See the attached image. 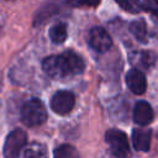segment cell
Returning a JSON list of instances; mask_svg holds the SVG:
<instances>
[{"label": "cell", "mask_w": 158, "mask_h": 158, "mask_svg": "<svg viewBox=\"0 0 158 158\" xmlns=\"http://www.w3.org/2000/svg\"><path fill=\"white\" fill-rule=\"evenodd\" d=\"M43 70L52 78L62 79L69 75L83 73L84 62L80 56L72 51H67L58 56H49L42 62Z\"/></svg>", "instance_id": "6da1fadb"}, {"label": "cell", "mask_w": 158, "mask_h": 158, "mask_svg": "<svg viewBox=\"0 0 158 158\" xmlns=\"http://www.w3.org/2000/svg\"><path fill=\"white\" fill-rule=\"evenodd\" d=\"M47 118L44 105L38 99H31L25 102L21 109V120L28 127L42 125Z\"/></svg>", "instance_id": "7a4b0ae2"}, {"label": "cell", "mask_w": 158, "mask_h": 158, "mask_svg": "<svg viewBox=\"0 0 158 158\" xmlns=\"http://www.w3.org/2000/svg\"><path fill=\"white\" fill-rule=\"evenodd\" d=\"M105 139L109 143L114 156L116 157H126L130 153L128 141L126 135L118 130H109L105 133Z\"/></svg>", "instance_id": "3957f363"}, {"label": "cell", "mask_w": 158, "mask_h": 158, "mask_svg": "<svg viewBox=\"0 0 158 158\" xmlns=\"http://www.w3.org/2000/svg\"><path fill=\"white\" fill-rule=\"evenodd\" d=\"M26 142H27V136H26L25 131L15 130V131L10 132L9 136L6 137V141H5V144H4L5 157H9V158L19 157L20 152L26 146Z\"/></svg>", "instance_id": "277c9868"}, {"label": "cell", "mask_w": 158, "mask_h": 158, "mask_svg": "<svg viewBox=\"0 0 158 158\" xmlns=\"http://www.w3.org/2000/svg\"><path fill=\"white\" fill-rule=\"evenodd\" d=\"M75 105L74 94L70 91L60 90L57 91L51 99V109L58 115H67L69 114Z\"/></svg>", "instance_id": "5b68a950"}, {"label": "cell", "mask_w": 158, "mask_h": 158, "mask_svg": "<svg viewBox=\"0 0 158 158\" xmlns=\"http://www.w3.org/2000/svg\"><path fill=\"white\" fill-rule=\"evenodd\" d=\"M88 41L89 44L98 52H106L112 44L110 35L102 27H93L89 31Z\"/></svg>", "instance_id": "8992f818"}, {"label": "cell", "mask_w": 158, "mask_h": 158, "mask_svg": "<svg viewBox=\"0 0 158 158\" xmlns=\"http://www.w3.org/2000/svg\"><path fill=\"white\" fill-rule=\"evenodd\" d=\"M126 84L128 86V89L136 94V95H141L146 91L147 89V80L144 74L138 70V69H131L127 74H126Z\"/></svg>", "instance_id": "52a82bcc"}, {"label": "cell", "mask_w": 158, "mask_h": 158, "mask_svg": "<svg viewBox=\"0 0 158 158\" xmlns=\"http://www.w3.org/2000/svg\"><path fill=\"white\" fill-rule=\"evenodd\" d=\"M133 120L139 126H147L153 121V110L146 101H138L133 109Z\"/></svg>", "instance_id": "ba28073f"}, {"label": "cell", "mask_w": 158, "mask_h": 158, "mask_svg": "<svg viewBox=\"0 0 158 158\" xmlns=\"http://www.w3.org/2000/svg\"><path fill=\"white\" fill-rule=\"evenodd\" d=\"M152 131L148 128H136L132 132V144L136 151L147 152L151 147Z\"/></svg>", "instance_id": "9c48e42d"}, {"label": "cell", "mask_w": 158, "mask_h": 158, "mask_svg": "<svg viewBox=\"0 0 158 158\" xmlns=\"http://www.w3.org/2000/svg\"><path fill=\"white\" fill-rule=\"evenodd\" d=\"M130 32L135 36V38L138 42H143V43L147 42L148 31H147V25H146L144 21L136 20V21L131 22V25H130Z\"/></svg>", "instance_id": "30bf717a"}, {"label": "cell", "mask_w": 158, "mask_h": 158, "mask_svg": "<svg viewBox=\"0 0 158 158\" xmlns=\"http://www.w3.org/2000/svg\"><path fill=\"white\" fill-rule=\"evenodd\" d=\"M68 32H67V26L64 23H57L51 27L49 30V37L54 43H63L67 40Z\"/></svg>", "instance_id": "8fae6325"}, {"label": "cell", "mask_w": 158, "mask_h": 158, "mask_svg": "<svg viewBox=\"0 0 158 158\" xmlns=\"http://www.w3.org/2000/svg\"><path fill=\"white\" fill-rule=\"evenodd\" d=\"M46 154V147H43L42 144H37V143H32L30 146H25L23 147V152L22 156L25 157H43Z\"/></svg>", "instance_id": "7c38bea8"}, {"label": "cell", "mask_w": 158, "mask_h": 158, "mask_svg": "<svg viewBox=\"0 0 158 158\" xmlns=\"http://www.w3.org/2000/svg\"><path fill=\"white\" fill-rule=\"evenodd\" d=\"M116 2L127 12L137 14L142 10V4L139 0H116Z\"/></svg>", "instance_id": "4fadbf2b"}, {"label": "cell", "mask_w": 158, "mask_h": 158, "mask_svg": "<svg viewBox=\"0 0 158 158\" xmlns=\"http://www.w3.org/2000/svg\"><path fill=\"white\" fill-rule=\"evenodd\" d=\"M74 156H77V151L74 147H72L69 144L59 146L54 151V157H58V158H69V157H74Z\"/></svg>", "instance_id": "5bb4252c"}, {"label": "cell", "mask_w": 158, "mask_h": 158, "mask_svg": "<svg viewBox=\"0 0 158 158\" xmlns=\"http://www.w3.org/2000/svg\"><path fill=\"white\" fill-rule=\"evenodd\" d=\"M142 9H144L158 19V0H143Z\"/></svg>", "instance_id": "9a60e30c"}, {"label": "cell", "mask_w": 158, "mask_h": 158, "mask_svg": "<svg viewBox=\"0 0 158 158\" xmlns=\"http://www.w3.org/2000/svg\"><path fill=\"white\" fill-rule=\"evenodd\" d=\"M67 2L70 5V6H77V7H80V6H98L100 4V0H67Z\"/></svg>", "instance_id": "2e32d148"}]
</instances>
